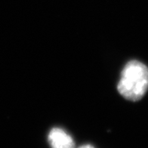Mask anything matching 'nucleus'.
Wrapping results in <instances>:
<instances>
[{
	"instance_id": "nucleus-1",
	"label": "nucleus",
	"mask_w": 148,
	"mask_h": 148,
	"mask_svg": "<svg viewBox=\"0 0 148 148\" xmlns=\"http://www.w3.org/2000/svg\"><path fill=\"white\" fill-rule=\"evenodd\" d=\"M117 89L131 101H140L148 91V67L138 60H131L123 68Z\"/></svg>"
},
{
	"instance_id": "nucleus-2",
	"label": "nucleus",
	"mask_w": 148,
	"mask_h": 148,
	"mask_svg": "<svg viewBox=\"0 0 148 148\" xmlns=\"http://www.w3.org/2000/svg\"><path fill=\"white\" fill-rule=\"evenodd\" d=\"M48 140L51 148H75V142L68 133L60 128H53L49 132Z\"/></svg>"
},
{
	"instance_id": "nucleus-3",
	"label": "nucleus",
	"mask_w": 148,
	"mask_h": 148,
	"mask_svg": "<svg viewBox=\"0 0 148 148\" xmlns=\"http://www.w3.org/2000/svg\"><path fill=\"white\" fill-rule=\"evenodd\" d=\"M79 148H95L94 146L91 145V144H83L82 146H80Z\"/></svg>"
}]
</instances>
